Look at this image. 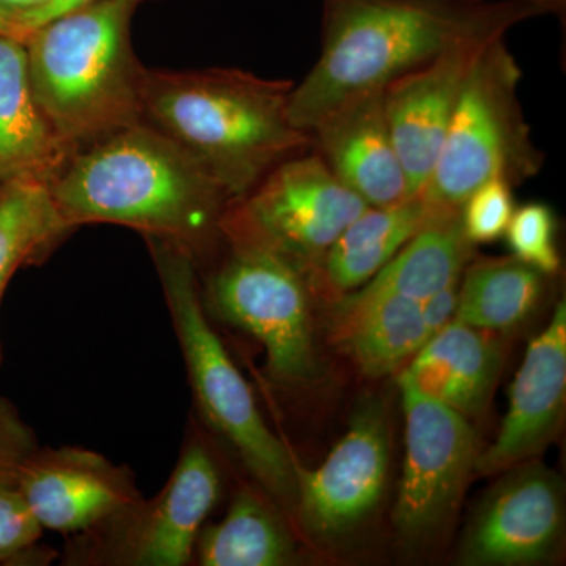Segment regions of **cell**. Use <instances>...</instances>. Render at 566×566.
I'll return each mask as SVG.
<instances>
[{"label": "cell", "mask_w": 566, "mask_h": 566, "mask_svg": "<svg viewBox=\"0 0 566 566\" xmlns=\"http://www.w3.org/2000/svg\"><path fill=\"white\" fill-rule=\"evenodd\" d=\"M538 17L546 11L526 0H322V51L290 93V122L311 134L450 48L501 39Z\"/></svg>", "instance_id": "6da1fadb"}, {"label": "cell", "mask_w": 566, "mask_h": 566, "mask_svg": "<svg viewBox=\"0 0 566 566\" xmlns=\"http://www.w3.org/2000/svg\"><path fill=\"white\" fill-rule=\"evenodd\" d=\"M50 191L70 230L117 223L174 241L196 262L221 243L219 222L232 202L202 164L144 122L74 153Z\"/></svg>", "instance_id": "7a4b0ae2"}, {"label": "cell", "mask_w": 566, "mask_h": 566, "mask_svg": "<svg viewBox=\"0 0 566 566\" xmlns=\"http://www.w3.org/2000/svg\"><path fill=\"white\" fill-rule=\"evenodd\" d=\"M294 82L240 69L145 70L140 122L161 132L240 199L275 167L314 148L289 117Z\"/></svg>", "instance_id": "3957f363"}, {"label": "cell", "mask_w": 566, "mask_h": 566, "mask_svg": "<svg viewBox=\"0 0 566 566\" xmlns=\"http://www.w3.org/2000/svg\"><path fill=\"white\" fill-rule=\"evenodd\" d=\"M148 0H93L33 29L25 40L33 95L80 151L140 122L145 66L132 22Z\"/></svg>", "instance_id": "277c9868"}, {"label": "cell", "mask_w": 566, "mask_h": 566, "mask_svg": "<svg viewBox=\"0 0 566 566\" xmlns=\"http://www.w3.org/2000/svg\"><path fill=\"white\" fill-rule=\"evenodd\" d=\"M203 422L221 436L283 513H296V460L264 422L248 381L212 329L197 262L174 241L145 237Z\"/></svg>", "instance_id": "5b68a950"}, {"label": "cell", "mask_w": 566, "mask_h": 566, "mask_svg": "<svg viewBox=\"0 0 566 566\" xmlns=\"http://www.w3.org/2000/svg\"><path fill=\"white\" fill-rule=\"evenodd\" d=\"M521 80L523 71L505 36L480 52L423 188L428 202L461 208L491 178H505L515 188L542 172L546 155L536 147L517 96Z\"/></svg>", "instance_id": "8992f818"}, {"label": "cell", "mask_w": 566, "mask_h": 566, "mask_svg": "<svg viewBox=\"0 0 566 566\" xmlns=\"http://www.w3.org/2000/svg\"><path fill=\"white\" fill-rule=\"evenodd\" d=\"M367 207L312 148L232 200L219 233L223 243L277 256L308 282L334 241Z\"/></svg>", "instance_id": "52a82bcc"}, {"label": "cell", "mask_w": 566, "mask_h": 566, "mask_svg": "<svg viewBox=\"0 0 566 566\" xmlns=\"http://www.w3.org/2000/svg\"><path fill=\"white\" fill-rule=\"evenodd\" d=\"M223 243V241H222ZM210 274L203 303L212 315L252 335L266 353V374L283 389L312 385L319 376L311 285L271 253L229 244Z\"/></svg>", "instance_id": "ba28073f"}, {"label": "cell", "mask_w": 566, "mask_h": 566, "mask_svg": "<svg viewBox=\"0 0 566 566\" xmlns=\"http://www.w3.org/2000/svg\"><path fill=\"white\" fill-rule=\"evenodd\" d=\"M221 471L199 433L188 436L172 475L153 499H142L109 523L76 535V565L186 566L197 536L221 497Z\"/></svg>", "instance_id": "9c48e42d"}, {"label": "cell", "mask_w": 566, "mask_h": 566, "mask_svg": "<svg viewBox=\"0 0 566 566\" xmlns=\"http://www.w3.org/2000/svg\"><path fill=\"white\" fill-rule=\"evenodd\" d=\"M400 389L406 452L394 526L412 545L430 539L452 521L480 450L468 417L409 387Z\"/></svg>", "instance_id": "30bf717a"}, {"label": "cell", "mask_w": 566, "mask_h": 566, "mask_svg": "<svg viewBox=\"0 0 566 566\" xmlns=\"http://www.w3.org/2000/svg\"><path fill=\"white\" fill-rule=\"evenodd\" d=\"M390 463V431L382 401L357 406L344 438L319 468L296 461V513L305 532L333 543L359 528L375 512Z\"/></svg>", "instance_id": "8fae6325"}, {"label": "cell", "mask_w": 566, "mask_h": 566, "mask_svg": "<svg viewBox=\"0 0 566 566\" xmlns=\"http://www.w3.org/2000/svg\"><path fill=\"white\" fill-rule=\"evenodd\" d=\"M465 527L458 562L527 566L549 560L565 527L564 482L539 461L501 472Z\"/></svg>", "instance_id": "7c38bea8"}, {"label": "cell", "mask_w": 566, "mask_h": 566, "mask_svg": "<svg viewBox=\"0 0 566 566\" xmlns=\"http://www.w3.org/2000/svg\"><path fill=\"white\" fill-rule=\"evenodd\" d=\"M17 490L44 531L81 535L142 501L132 469L82 447H36Z\"/></svg>", "instance_id": "4fadbf2b"}, {"label": "cell", "mask_w": 566, "mask_h": 566, "mask_svg": "<svg viewBox=\"0 0 566 566\" xmlns=\"http://www.w3.org/2000/svg\"><path fill=\"white\" fill-rule=\"evenodd\" d=\"M566 401V304L558 301L551 322L527 346L510 390L501 430L480 450L475 474L497 475L535 460L564 422Z\"/></svg>", "instance_id": "5bb4252c"}, {"label": "cell", "mask_w": 566, "mask_h": 566, "mask_svg": "<svg viewBox=\"0 0 566 566\" xmlns=\"http://www.w3.org/2000/svg\"><path fill=\"white\" fill-rule=\"evenodd\" d=\"M494 40L457 44L382 91L387 125L412 196L430 180L469 70Z\"/></svg>", "instance_id": "9a60e30c"}, {"label": "cell", "mask_w": 566, "mask_h": 566, "mask_svg": "<svg viewBox=\"0 0 566 566\" xmlns=\"http://www.w3.org/2000/svg\"><path fill=\"white\" fill-rule=\"evenodd\" d=\"M311 134L331 172L368 207H389L412 196L387 125L382 92L331 112Z\"/></svg>", "instance_id": "2e32d148"}, {"label": "cell", "mask_w": 566, "mask_h": 566, "mask_svg": "<svg viewBox=\"0 0 566 566\" xmlns=\"http://www.w3.org/2000/svg\"><path fill=\"white\" fill-rule=\"evenodd\" d=\"M502 365L495 333L453 319L409 360L398 385L471 419L485 412Z\"/></svg>", "instance_id": "e0dca14e"}, {"label": "cell", "mask_w": 566, "mask_h": 566, "mask_svg": "<svg viewBox=\"0 0 566 566\" xmlns=\"http://www.w3.org/2000/svg\"><path fill=\"white\" fill-rule=\"evenodd\" d=\"M74 153L36 103L25 44L0 36V181L50 186Z\"/></svg>", "instance_id": "ac0fdd59"}, {"label": "cell", "mask_w": 566, "mask_h": 566, "mask_svg": "<svg viewBox=\"0 0 566 566\" xmlns=\"http://www.w3.org/2000/svg\"><path fill=\"white\" fill-rule=\"evenodd\" d=\"M444 210L415 193L389 207H367L334 241L314 275V296L340 300L374 279L395 253Z\"/></svg>", "instance_id": "d6986e66"}, {"label": "cell", "mask_w": 566, "mask_h": 566, "mask_svg": "<svg viewBox=\"0 0 566 566\" xmlns=\"http://www.w3.org/2000/svg\"><path fill=\"white\" fill-rule=\"evenodd\" d=\"M334 304L333 340L368 378L401 370L431 338L420 303L408 297L357 289Z\"/></svg>", "instance_id": "ffe728a7"}, {"label": "cell", "mask_w": 566, "mask_h": 566, "mask_svg": "<svg viewBox=\"0 0 566 566\" xmlns=\"http://www.w3.org/2000/svg\"><path fill=\"white\" fill-rule=\"evenodd\" d=\"M262 488L244 486L229 512L197 536L193 564L200 566H285L296 560V543L282 512Z\"/></svg>", "instance_id": "44dd1931"}, {"label": "cell", "mask_w": 566, "mask_h": 566, "mask_svg": "<svg viewBox=\"0 0 566 566\" xmlns=\"http://www.w3.org/2000/svg\"><path fill=\"white\" fill-rule=\"evenodd\" d=\"M474 251L464 233L461 208H444L360 289L422 303L460 282Z\"/></svg>", "instance_id": "7402d4cb"}, {"label": "cell", "mask_w": 566, "mask_h": 566, "mask_svg": "<svg viewBox=\"0 0 566 566\" xmlns=\"http://www.w3.org/2000/svg\"><path fill=\"white\" fill-rule=\"evenodd\" d=\"M547 279L515 255L472 260L458 285L453 319L495 334L515 329L538 311Z\"/></svg>", "instance_id": "603a6c76"}, {"label": "cell", "mask_w": 566, "mask_h": 566, "mask_svg": "<svg viewBox=\"0 0 566 566\" xmlns=\"http://www.w3.org/2000/svg\"><path fill=\"white\" fill-rule=\"evenodd\" d=\"M69 232L52 200L50 186L35 181L6 182L0 200V304L17 271L40 262ZM2 360L0 340V365Z\"/></svg>", "instance_id": "cb8c5ba5"}, {"label": "cell", "mask_w": 566, "mask_h": 566, "mask_svg": "<svg viewBox=\"0 0 566 566\" xmlns=\"http://www.w3.org/2000/svg\"><path fill=\"white\" fill-rule=\"evenodd\" d=\"M512 255L539 273L558 274L562 268L557 248V219L545 203L532 202L515 208L505 232Z\"/></svg>", "instance_id": "d4e9b609"}, {"label": "cell", "mask_w": 566, "mask_h": 566, "mask_svg": "<svg viewBox=\"0 0 566 566\" xmlns=\"http://www.w3.org/2000/svg\"><path fill=\"white\" fill-rule=\"evenodd\" d=\"M515 212L513 186L494 177L475 189L461 205L465 237L472 244H488L505 237Z\"/></svg>", "instance_id": "484cf974"}, {"label": "cell", "mask_w": 566, "mask_h": 566, "mask_svg": "<svg viewBox=\"0 0 566 566\" xmlns=\"http://www.w3.org/2000/svg\"><path fill=\"white\" fill-rule=\"evenodd\" d=\"M43 534L17 486H0V565L31 564Z\"/></svg>", "instance_id": "4316f807"}, {"label": "cell", "mask_w": 566, "mask_h": 566, "mask_svg": "<svg viewBox=\"0 0 566 566\" xmlns=\"http://www.w3.org/2000/svg\"><path fill=\"white\" fill-rule=\"evenodd\" d=\"M39 447L31 424L17 406L0 397V486H14L22 464Z\"/></svg>", "instance_id": "83f0119b"}, {"label": "cell", "mask_w": 566, "mask_h": 566, "mask_svg": "<svg viewBox=\"0 0 566 566\" xmlns=\"http://www.w3.org/2000/svg\"><path fill=\"white\" fill-rule=\"evenodd\" d=\"M458 285H460V282L447 286V289L433 294V296L427 297V300L420 303L423 322L427 324L428 329H430L431 337L455 318Z\"/></svg>", "instance_id": "f1b7e54d"}, {"label": "cell", "mask_w": 566, "mask_h": 566, "mask_svg": "<svg viewBox=\"0 0 566 566\" xmlns=\"http://www.w3.org/2000/svg\"><path fill=\"white\" fill-rule=\"evenodd\" d=\"M91 2H93V0H48L43 9H40L36 13H33L31 18L25 20L24 28L28 29L29 32H32L33 29L40 28L44 22L54 20V18L61 17V14L66 13V11L80 9V7Z\"/></svg>", "instance_id": "f546056e"}, {"label": "cell", "mask_w": 566, "mask_h": 566, "mask_svg": "<svg viewBox=\"0 0 566 566\" xmlns=\"http://www.w3.org/2000/svg\"><path fill=\"white\" fill-rule=\"evenodd\" d=\"M48 0H0V7L18 18L24 28V22L46 6ZM25 29V28H24Z\"/></svg>", "instance_id": "4dcf8cb0"}, {"label": "cell", "mask_w": 566, "mask_h": 566, "mask_svg": "<svg viewBox=\"0 0 566 566\" xmlns=\"http://www.w3.org/2000/svg\"><path fill=\"white\" fill-rule=\"evenodd\" d=\"M29 35H31V32L22 28L18 18L0 7V36H10V39H17L25 43Z\"/></svg>", "instance_id": "1f68e13d"}, {"label": "cell", "mask_w": 566, "mask_h": 566, "mask_svg": "<svg viewBox=\"0 0 566 566\" xmlns=\"http://www.w3.org/2000/svg\"><path fill=\"white\" fill-rule=\"evenodd\" d=\"M526 2L534 3L546 11V14H556V17H564L566 11V0H526Z\"/></svg>", "instance_id": "d6a6232c"}, {"label": "cell", "mask_w": 566, "mask_h": 566, "mask_svg": "<svg viewBox=\"0 0 566 566\" xmlns=\"http://www.w3.org/2000/svg\"><path fill=\"white\" fill-rule=\"evenodd\" d=\"M3 192H6V182L0 181V200H2Z\"/></svg>", "instance_id": "836d02e7"}]
</instances>
